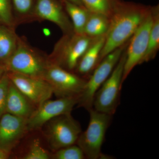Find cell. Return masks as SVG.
Masks as SVG:
<instances>
[{"label": "cell", "mask_w": 159, "mask_h": 159, "mask_svg": "<svg viewBox=\"0 0 159 159\" xmlns=\"http://www.w3.org/2000/svg\"><path fill=\"white\" fill-rule=\"evenodd\" d=\"M150 9L133 3L116 2L110 17L109 27L98 64L107 54L128 42Z\"/></svg>", "instance_id": "obj_1"}, {"label": "cell", "mask_w": 159, "mask_h": 159, "mask_svg": "<svg viewBox=\"0 0 159 159\" xmlns=\"http://www.w3.org/2000/svg\"><path fill=\"white\" fill-rule=\"evenodd\" d=\"M43 79L51 86L53 93L59 98L80 97L87 80L50 62Z\"/></svg>", "instance_id": "obj_7"}, {"label": "cell", "mask_w": 159, "mask_h": 159, "mask_svg": "<svg viewBox=\"0 0 159 159\" xmlns=\"http://www.w3.org/2000/svg\"><path fill=\"white\" fill-rule=\"evenodd\" d=\"M64 8L71 20L74 32L83 34L90 11L84 6H78L68 1H64Z\"/></svg>", "instance_id": "obj_18"}, {"label": "cell", "mask_w": 159, "mask_h": 159, "mask_svg": "<svg viewBox=\"0 0 159 159\" xmlns=\"http://www.w3.org/2000/svg\"><path fill=\"white\" fill-rule=\"evenodd\" d=\"M7 73L11 83L32 104L39 105L50 99L53 94L52 87L44 79L17 73Z\"/></svg>", "instance_id": "obj_11"}, {"label": "cell", "mask_w": 159, "mask_h": 159, "mask_svg": "<svg viewBox=\"0 0 159 159\" xmlns=\"http://www.w3.org/2000/svg\"><path fill=\"white\" fill-rule=\"evenodd\" d=\"M34 20H48L57 25L63 34L74 32L73 25L65 9L56 0H36Z\"/></svg>", "instance_id": "obj_12"}, {"label": "cell", "mask_w": 159, "mask_h": 159, "mask_svg": "<svg viewBox=\"0 0 159 159\" xmlns=\"http://www.w3.org/2000/svg\"><path fill=\"white\" fill-rule=\"evenodd\" d=\"M49 63L48 56L31 47L25 39L20 37L14 52L1 65L6 72L43 79Z\"/></svg>", "instance_id": "obj_2"}, {"label": "cell", "mask_w": 159, "mask_h": 159, "mask_svg": "<svg viewBox=\"0 0 159 159\" xmlns=\"http://www.w3.org/2000/svg\"><path fill=\"white\" fill-rule=\"evenodd\" d=\"M16 24L34 20V0H11Z\"/></svg>", "instance_id": "obj_20"}, {"label": "cell", "mask_w": 159, "mask_h": 159, "mask_svg": "<svg viewBox=\"0 0 159 159\" xmlns=\"http://www.w3.org/2000/svg\"><path fill=\"white\" fill-rule=\"evenodd\" d=\"M64 1L70 2L71 3H73L74 4H76V5H78V6H84L81 0H64Z\"/></svg>", "instance_id": "obj_27"}, {"label": "cell", "mask_w": 159, "mask_h": 159, "mask_svg": "<svg viewBox=\"0 0 159 159\" xmlns=\"http://www.w3.org/2000/svg\"><path fill=\"white\" fill-rule=\"evenodd\" d=\"M106 35L94 38L80 59L74 70L79 76L88 78L98 65L99 55L105 43Z\"/></svg>", "instance_id": "obj_14"}, {"label": "cell", "mask_w": 159, "mask_h": 159, "mask_svg": "<svg viewBox=\"0 0 159 159\" xmlns=\"http://www.w3.org/2000/svg\"><path fill=\"white\" fill-rule=\"evenodd\" d=\"M153 22L152 9L129 41L125 50V60L122 75V83L135 67L141 64L147 50L151 29Z\"/></svg>", "instance_id": "obj_8"}, {"label": "cell", "mask_w": 159, "mask_h": 159, "mask_svg": "<svg viewBox=\"0 0 159 159\" xmlns=\"http://www.w3.org/2000/svg\"><path fill=\"white\" fill-rule=\"evenodd\" d=\"M9 153L0 149V159H6L8 158L9 156Z\"/></svg>", "instance_id": "obj_26"}, {"label": "cell", "mask_w": 159, "mask_h": 159, "mask_svg": "<svg viewBox=\"0 0 159 159\" xmlns=\"http://www.w3.org/2000/svg\"><path fill=\"white\" fill-rule=\"evenodd\" d=\"M27 119L5 113L0 118V149L10 153L21 139Z\"/></svg>", "instance_id": "obj_13"}, {"label": "cell", "mask_w": 159, "mask_h": 159, "mask_svg": "<svg viewBox=\"0 0 159 159\" xmlns=\"http://www.w3.org/2000/svg\"><path fill=\"white\" fill-rule=\"evenodd\" d=\"M0 24L15 28L11 0H0Z\"/></svg>", "instance_id": "obj_23"}, {"label": "cell", "mask_w": 159, "mask_h": 159, "mask_svg": "<svg viewBox=\"0 0 159 159\" xmlns=\"http://www.w3.org/2000/svg\"><path fill=\"white\" fill-rule=\"evenodd\" d=\"M89 112L90 118L88 126L80 135L77 145L83 152L86 159L105 157L102 153L101 148L112 116L100 112L93 108Z\"/></svg>", "instance_id": "obj_4"}, {"label": "cell", "mask_w": 159, "mask_h": 159, "mask_svg": "<svg viewBox=\"0 0 159 159\" xmlns=\"http://www.w3.org/2000/svg\"><path fill=\"white\" fill-rule=\"evenodd\" d=\"M94 39L84 33L64 34L48 56L49 62L71 72L75 70L80 59Z\"/></svg>", "instance_id": "obj_3"}, {"label": "cell", "mask_w": 159, "mask_h": 159, "mask_svg": "<svg viewBox=\"0 0 159 159\" xmlns=\"http://www.w3.org/2000/svg\"><path fill=\"white\" fill-rule=\"evenodd\" d=\"M153 22L151 29L147 50L141 62L150 61L156 56L159 49V9L158 6L152 8Z\"/></svg>", "instance_id": "obj_19"}, {"label": "cell", "mask_w": 159, "mask_h": 159, "mask_svg": "<svg viewBox=\"0 0 159 159\" xmlns=\"http://www.w3.org/2000/svg\"><path fill=\"white\" fill-rule=\"evenodd\" d=\"M10 80L7 72L0 79V118L6 113V101Z\"/></svg>", "instance_id": "obj_24"}, {"label": "cell", "mask_w": 159, "mask_h": 159, "mask_svg": "<svg viewBox=\"0 0 159 159\" xmlns=\"http://www.w3.org/2000/svg\"><path fill=\"white\" fill-rule=\"evenodd\" d=\"M33 111L32 103L10 81L6 113L27 119Z\"/></svg>", "instance_id": "obj_15"}, {"label": "cell", "mask_w": 159, "mask_h": 159, "mask_svg": "<svg viewBox=\"0 0 159 159\" xmlns=\"http://www.w3.org/2000/svg\"><path fill=\"white\" fill-rule=\"evenodd\" d=\"M6 71L5 69L2 66V65L0 64V79L2 78L4 74L6 73Z\"/></svg>", "instance_id": "obj_28"}, {"label": "cell", "mask_w": 159, "mask_h": 159, "mask_svg": "<svg viewBox=\"0 0 159 159\" xmlns=\"http://www.w3.org/2000/svg\"><path fill=\"white\" fill-rule=\"evenodd\" d=\"M84 7L92 12L101 13L110 17L114 6L117 1L115 0H81Z\"/></svg>", "instance_id": "obj_21"}, {"label": "cell", "mask_w": 159, "mask_h": 159, "mask_svg": "<svg viewBox=\"0 0 159 159\" xmlns=\"http://www.w3.org/2000/svg\"><path fill=\"white\" fill-rule=\"evenodd\" d=\"M110 25V17L105 15L91 12L86 23L83 33L95 38L106 35Z\"/></svg>", "instance_id": "obj_17"}, {"label": "cell", "mask_w": 159, "mask_h": 159, "mask_svg": "<svg viewBox=\"0 0 159 159\" xmlns=\"http://www.w3.org/2000/svg\"><path fill=\"white\" fill-rule=\"evenodd\" d=\"M128 42L107 54L102 60L87 80L82 93L80 96L78 106L88 111L93 108L94 96L99 88L113 70Z\"/></svg>", "instance_id": "obj_6"}, {"label": "cell", "mask_w": 159, "mask_h": 159, "mask_svg": "<svg viewBox=\"0 0 159 159\" xmlns=\"http://www.w3.org/2000/svg\"><path fill=\"white\" fill-rule=\"evenodd\" d=\"M19 38L16 33L15 28L0 24V64L14 52Z\"/></svg>", "instance_id": "obj_16"}, {"label": "cell", "mask_w": 159, "mask_h": 159, "mask_svg": "<svg viewBox=\"0 0 159 159\" xmlns=\"http://www.w3.org/2000/svg\"><path fill=\"white\" fill-rule=\"evenodd\" d=\"M79 97L59 98L56 100L50 99L41 103L26 120L27 130H35L55 117L64 114H71L78 103Z\"/></svg>", "instance_id": "obj_10"}, {"label": "cell", "mask_w": 159, "mask_h": 159, "mask_svg": "<svg viewBox=\"0 0 159 159\" xmlns=\"http://www.w3.org/2000/svg\"><path fill=\"white\" fill-rule=\"evenodd\" d=\"M54 159H86L83 152L78 145H71L56 150L52 156Z\"/></svg>", "instance_id": "obj_22"}, {"label": "cell", "mask_w": 159, "mask_h": 159, "mask_svg": "<svg viewBox=\"0 0 159 159\" xmlns=\"http://www.w3.org/2000/svg\"><path fill=\"white\" fill-rule=\"evenodd\" d=\"M50 156L48 152L41 146L39 142L34 141L31 144L29 152L23 159H48Z\"/></svg>", "instance_id": "obj_25"}, {"label": "cell", "mask_w": 159, "mask_h": 159, "mask_svg": "<svg viewBox=\"0 0 159 159\" xmlns=\"http://www.w3.org/2000/svg\"><path fill=\"white\" fill-rule=\"evenodd\" d=\"M47 136L51 148L55 150L77 143L81 129L71 114H64L50 120Z\"/></svg>", "instance_id": "obj_9"}, {"label": "cell", "mask_w": 159, "mask_h": 159, "mask_svg": "<svg viewBox=\"0 0 159 159\" xmlns=\"http://www.w3.org/2000/svg\"><path fill=\"white\" fill-rule=\"evenodd\" d=\"M126 49L109 77L95 94L93 105L95 110L111 116L116 113L120 101Z\"/></svg>", "instance_id": "obj_5"}]
</instances>
